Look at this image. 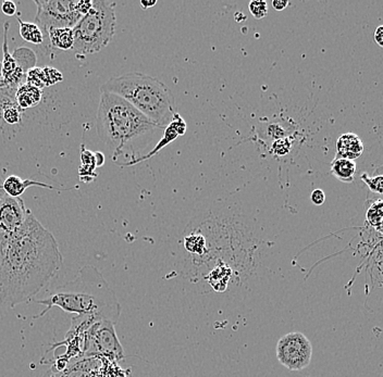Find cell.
Returning <instances> with one entry per match:
<instances>
[{"label": "cell", "instance_id": "obj_1", "mask_svg": "<svg viewBox=\"0 0 383 377\" xmlns=\"http://www.w3.org/2000/svg\"><path fill=\"white\" fill-rule=\"evenodd\" d=\"M62 263L54 235L28 212L18 231L0 233V306L15 308L32 300Z\"/></svg>", "mask_w": 383, "mask_h": 377}, {"label": "cell", "instance_id": "obj_2", "mask_svg": "<svg viewBox=\"0 0 383 377\" xmlns=\"http://www.w3.org/2000/svg\"><path fill=\"white\" fill-rule=\"evenodd\" d=\"M36 302L46 306L39 316H45L54 307L67 313L91 316L96 321L113 324L118 323L121 316V304L115 291L102 273L92 265L80 269L75 280L58 286L46 298Z\"/></svg>", "mask_w": 383, "mask_h": 377}, {"label": "cell", "instance_id": "obj_3", "mask_svg": "<svg viewBox=\"0 0 383 377\" xmlns=\"http://www.w3.org/2000/svg\"><path fill=\"white\" fill-rule=\"evenodd\" d=\"M100 93H110L128 102L159 128H166L174 113V96L169 87L155 77L131 72L108 79Z\"/></svg>", "mask_w": 383, "mask_h": 377}, {"label": "cell", "instance_id": "obj_4", "mask_svg": "<svg viewBox=\"0 0 383 377\" xmlns=\"http://www.w3.org/2000/svg\"><path fill=\"white\" fill-rule=\"evenodd\" d=\"M155 123L117 95L100 93L96 130L102 143L115 149L113 160L134 140L158 130Z\"/></svg>", "mask_w": 383, "mask_h": 377}, {"label": "cell", "instance_id": "obj_5", "mask_svg": "<svg viewBox=\"0 0 383 377\" xmlns=\"http://www.w3.org/2000/svg\"><path fill=\"white\" fill-rule=\"evenodd\" d=\"M115 5L107 0H93L92 8L72 28L75 36L72 50L77 56L97 54L113 41L117 22Z\"/></svg>", "mask_w": 383, "mask_h": 377}, {"label": "cell", "instance_id": "obj_6", "mask_svg": "<svg viewBox=\"0 0 383 377\" xmlns=\"http://www.w3.org/2000/svg\"><path fill=\"white\" fill-rule=\"evenodd\" d=\"M34 3L37 7L35 24L41 28L43 35L50 28H73L82 18L75 0H35Z\"/></svg>", "mask_w": 383, "mask_h": 377}, {"label": "cell", "instance_id": "obj_7", "mask_svg": "<svg viewBox=\"0 0 383 377\" xmlns=\"http://www.w3.org/2000/svg\"><path fill=\"white\" fill-rule=\"evenodd\" d=\"M115 324L109 321L95 322L85 335L84 356H104L111 359L124 358L122 345L115 329Z\"/></svg>", "mask_w": 383, "mask_h": 377}, {"label": "cell", "instance_id": "obj_8", "mask_svg": "<svg viewBox=\"0 0 383 377\" xmlns=\"http://www.w3.org/2000/svg\"><path fill=\"white\" fill-rule=\"evenodd\" d=\"M312 357V346L309 339L299 331H292L279 339L277 358L290 371L306 369Z\"/></svg>", "mask_w": 383, "mask_h": 377}, {"label": "cell", "instance_id": "obj_9", "mask_svg": "<svg viewBox=\"0 0 383 377\" xmlns=\"http://www.w3.org/2000/svg\"><path fill=\"white\" fill-rule=\"evenodd\" d=\"M30 210L26 209L24 200L19 197L5 194L0 198V233L16 232L24 225Z\"/></svg>", "mask_w": 383, "mask_h": 377}, {"label": "cell", "instance_id": "obj_10", "mask_svg": "<svg viewBox=\"0 0 383 377\" xmlns=\"http://www.w3.org/2000/svg\"><path fill=\"white\" fill-rule=\"evenodd\" d=\"M9 26H10L9 22H6L3 26V60L1 62V71L5 79L6 90H8L9 94H15L17 88L24 84V79H26V74L18 68L12 54L9 52L8 41H7Z\"/></svg>", "mask_w": 383, "mask_h": 377}, {"label": "cell", "instance_id": "obj_11", "mask_svg": "<svg viewBox=\"0 0 383 377\" xmlns=\"http://www.w3.org/2000/svg\"><path fill=\"white\" fill-rule=\"evenodd\" d=\"M187 122L184 121L183 117L179 113H174L171 122L169 123L168 126L165 128L164 136L161 137L159 143L155 146V148H153L151 153H147L145 156L136 157V158L132 159V160L125 161V162H120V164H118L123 166H136V164H140V162H143V161L153 158L156 153L162 151L164 148H166L169 144L174 142L179 136H183L187 133Z\"/></svg>", "mask_w": 383, "mask_h": 377}, {"label": "cell", "instance_id": "obj_12", "mask_svg": "<svg viewBox=\"0 0 383 377\" xmlns=\"http://www.w3.org/2000/svg\"><path fill=\"white\" fill-rule=\"evenodd\" d=\"M364 144L359 136L354 133H346L339 137L337 142V158L356 160L362 156Z\"/></svg>", "mask_w": 383, "mask_h": 377}, {"label": "cell", "instance_id": "obj_13", "mask_svg": "<svg viewBox=\"0 0 383 377\" xmlns=\"http://www.w3.org/2000/svg\"><path fill=\"white\" fill-rule=\"evenodd\" d=\"M47 39V47L50 50H72L75 44L73 30L69 28H50L44 33V41Z\"/></svg>", "mask_w": 383, "mask_h": 377}, {"label": "cell", "instance_id": "obj_14", "mask_svg": "<svg viewBox=\"0 0 383 377\" xmlns=\"http://www.w3.org/2000/svg\"><path fill=\"white\" fill-rule=\"evenodd\" d=\"M32 186L58 191V188L51 186V185H47V184L41 183V182L32 181V180H22L17 175H10L3 182V188L5 194L15 197V198H19L21 195L24 194L26 188Z\"/></svg>", "mask_w": 383, "mask_h": 377}, {"label": "cell", "instance_id": "obj_15", "mask_svg": "<svg viewBox=\"0 0 383 377\" xmlns=\"http://www.w3.org/2000/svg\"><path fill=\"white\" fill-rule=\"evenodd\" d=\"M43 98V90L34 85L24 83L15 93V102L20 109H30L39 105Z\"/></svg>", "mask_w": 383, "mask_h": 377}, {"label": "cell", "instance_id": "obj_16", "mask_svg": "<svg viewBox=\"0 0 383 377\" xmlns=\"http://www.w3.org/2000/svg\"><path fill=\"white\" fill-rule=\"evenodd\" d=\"M330 171L339 181L352 183L356 173V164L348 159L335 158L331 164Z\"/></svg>", "mask_w": 383, "mask_h": 377}, {"label": "cell", "instance_id": "obj_17", "mask_svg": "<svg viewBox=\"0 0 383 377\" xmlns=\"http://www.w3.org/2000/svg\"><path fill=\"white\" fill-rule=\"evenodd\" d=\"M12 57L16 60L18 68H20L26 74L30 70L35 68L36 62H37V57H36L35 52L32 49L26 48V47L16 49L13 51Z\"/></svg>", "mask_w": 383, "mask_h": 377}, {"label": "cell", "instance_id": "obj_18", "mask_svg": "<svg viewBox=\"0 0 383 377\" xmlns=\"http://www.w3.org/2000/svg\"><path fill=\"white\" fill-rule=\"evenodd\" d=\"M18 22L20 24V35L24 41L34 44V45H41V44L45 43L41 28L35 23L24 22V21L21 20L20 17L18 18Z\"/></svg>", "mask_w": 383, "mask_h": 377}, {"label": "cell", "instance_id": "obj_19", "mask_svg": "<svg viewBox=\"0 0 383 377\" xmlns=\"http://www.w3.org/2000/svg\"><path fill=\"white\" fill-rule=\"evenodd\" d=\"M382 200L377 199V202H373L371 206H368L366 220H367L368 224L373 226L378 232H381V230H382Z\"/></svg>", "mask_w": 383, "mask_h": 377}, {"label": "cell", "instance_id": "obj_20", "mask_svg": "<svg viewBox=\"0 0 383 377\" xmlns=\"http://www.w3.org/2000/svg\"><path fill=\"white\" fill-rule=\"evenodd\" d=\"M3 120L8 124H18L21 122L22 115H21L20 108L17 105L16 102H12L7 100L5 105L1 107Z\"/></svg>", "mask_w": 383, "mask_h": 377}, {"label": "cell", "instance_id": "obj_21", "mask_svg": "<svg viewBox=\"0 0 383 377\" xmlns=\"http://www.w3.org/2000/svg\"><path fill=\"white\" fill-rule=\"evenodd\" d=\"M41 79L43 86L48 87L62 82L64 79V75H62V72L55 69V68L45 66V68H41Z\"/></svg>", "mask_w": 383, "mask_h": 377}, {"label": "cell", "instance_id": "obj_22", "mask_svg": "<svg viewBox=\"0 0 383 377\" xmlns=\"http://www.w3.org/2000/svg\"><path fill=\"white\" fill-rule=\"evenodd\" d=\"M250 12L257 20L265 18L268 14V3L263 0H253L248 5Z\"/></svg>", "mask_w": 383, "mask_h": 377}, {"label": "cell", "instance_id": "obj_23", "mask_svg": "<svg viewBox=\"0 0 383 377\" xmlns=\"http://www.w3.org/2000/svg\"><path fill=\"white\" fill-rule=\"evenodd\" d=\"M360 179H362V181L364 182V183L367 185L368 187H369V189H371L373 193H375V194L381 195L383 193V176L378 175L375 176V177H369V176L367 175V173H363L362 174V176H360Z\"/></svg>", "mask_w": 383, "mask_h": 377}, {"label": "cell", "instance_id": "obj_24", "mask_svg": "<svg viewBox=\"0 0 383 377\" xmlns=\"http://www.w3.org/2000/svg\"><path fill=\"white\" fill-rule=\"evenodd\" d=\"M291 147V140H290L289 138L283 137L274 140L271 149H272V153H274L276 156L283 157L286 156V155L290 153Z\"/></svg>", "mask_w": 383, "mask_h": 377}, {"label": "cell", "instance_id": "obj_25", "mask_svg": "<svg viewBox=\"0 0 383 377\" xmlns=\"http://www.w3.org/2000/svg\"><path fill=\"white\" fill-rule=\"evenodd\" d=\"M185 247L192 253H200L205 248V240L202 235H193L185 240Z\"/></svg>", "mask_w": 383, "mask_h": 377}, {"label": "cell", "instance_id": "obj_26", "mask_svg": "<svg viewBox=\"0 0 383 377\" xmlns=\"http://www.w3.org/2000/svg\"><path fill=\"white\" fill-rule=\"evenodd\" d=\"M310 200H312L315 206H321V204H325V191H321V189H315V191H312V195H310Z\"/></svg>", "mask_w": 383, "mask_h": 377}, {"label": "cell", "instance_id": "obj_27", "mask_svg": "<svg viewBox=\"0 0 383 377\" xmlns=\"http://www.w3.org/2000/svg\"><path fill=\"white\" fill-rule=\"evenodd\" d=\"M1 11H3V14H6V16H15L17 13L16 3L10 1V0H6V1H3V5H1Z\"/></svg>", "mask_w": 383, "mask_h": 377}, {"label": "cell", "instance_id": "obj_28", "mask_svg": "<svg viewBox=\"0 0 383 377\" xmlns=\"http://www.w3.org/2000/svg\"><path fill=\"white\" fill-rule=\"evenodd\" d=\"M373 39L378 44L379 47H383V26H379L373 33Z\"/></svg>", "mask_w": 383, "mask_h": 377}, {"label": "cell", "instance_id": "obj_29", "mask_svg": "<svg viewBox=\"0 0 383 377\" xmlns=\"http://www.w3.org/2000/svg\"><path fill=\"white\" fill-rule=\"evenodd\" d=\"M289 6V3L286 0H274L272 1V7H274V10L282 11Z\"/></svg>", "mask_w": 383, "mask_h": 377}, {"label": "cell", "instance_id": "obj_30", "mask_svg": "<svg viewBox=\"0 0 383 377\" xmlns=\"http://www.w3.org/2000/svg\"><path fill=\"white\" fill-rule=\"evenodd\" d=\"M94 159L96 168H100V166L105 164V156H104V153L96 151V153H94Z\"/></svg>", "mask_w": 383, "mask_h": 377}, {"label": "cell", "instance_id": "obj_31", "mask_svg": "<svg viewBox=\"0 0 383 377\" xmlns=\"http://www.w3.org/2000/svg\"><path fill=\"white\" fill-rule=\"evenodd\" d=\"M156 3V0H151V1H149V0H142L141 1V6L143 7L144 10L151 8V7H153Z\"/></svg>", "mask_w": 383, "mask_h": 377}, {"label": "cell", "instance_id": "obj_32", "mask_svg": "<svg viewBox=\"0 0 383 377\" xmlns=\"http://www.w3.org/2000/svg\"><path fill=\"white\" fill-rule=\"evenodd\" d=\"M0 88H6L5 79H3V71H1V62H0Z\"/></svg>", "mask_w": 383, "mask_h": 377}, {"label": "cell", "instance_id": "obj_33", "mask_svg": "<svg viewBox=\"0 0 383 377\" xmlns=\"http://www.w3.org/2000/svg\"><path fill=\"white\" fill-rule=\"evenodd\" d=\"M5 195V191H3V180H1V177H0V198Z\"/></svg>", "mask_w": 383, "mask_h": 377}]
</instances>
